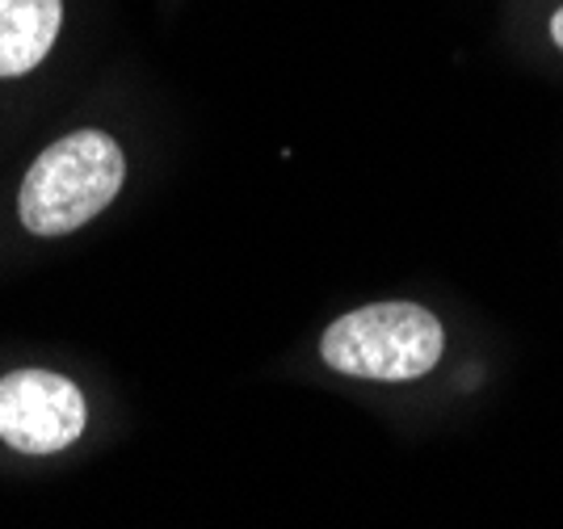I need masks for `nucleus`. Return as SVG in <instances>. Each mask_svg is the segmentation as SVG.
<instances>
[{"mask_svg": "<svg viewBox=\"0 0 563 529\" xmlns=\"http://www.w3.org/2000/svg\"><path fill=\"white\" fill-rule=\"evenodd\" d=\"M64 0H0V80L34 71L59 38Z\"/></svg>", "mask_w": 563, "mask_h": 529, "instance_id": "4", "label": "nucleus"}, {"mask_svg": "<svg viewBox=\"0 0 563 529\" xmlns=\"http://www.w3.org/2000/svg\"><path fill=\"white\" fill-rule=\"evenodd\" d=\"M442 345L446 332L433 311L417 302H371L329 323L320 357L350 378L408 383L438 366Z\"/></svg>", "mask_w": 563, "mask_h": 529, "instance_id": "2", "label": "nucleus"}, {"mask_svg": "<svg viewBox=\"0 0 563 529\" xmlns=\"http://www.w3.org/2000/svg\"><path fill=\"white\" fill-rule=\"evenodd\" d=\"M89 408L80 387L51 370L0 378V441L18 454H55L85 433Z\"/></svg>", "mask_w": 563, "mask_h": 529, "instance_id": "3", "label": "nucleus"}, {"mask_svg": "<svg viewBox=\"0 0 563 529\" xmlns=\"http://www.w3.org/2000/svg\"><path fill=\"white\" fill-rule=\"evenodd\" d=\"M122 181H126V161L106 131H76L55 139L30 164L22 181L18 194L22 228L34 235H68L110 207Z\"/></svg>", "mask_w": 563, "mask_h": 529, "instance_id": "1", "label": "nucleus"}, {"mask_svg": "<svg viewBox=\"0 0 563 529\" xmlns=\"http://www.w3.org/2000/svg\"><path fill=\"white\" fill-rule=\"evenodd\" d=\"M551 38H555V43L563 46V9L555 13V18H551Z\"/></svg>", "mask_w": 563, "mask_h": 529, "instance_id": "5", "label": "nucleus"}]
</instances>
